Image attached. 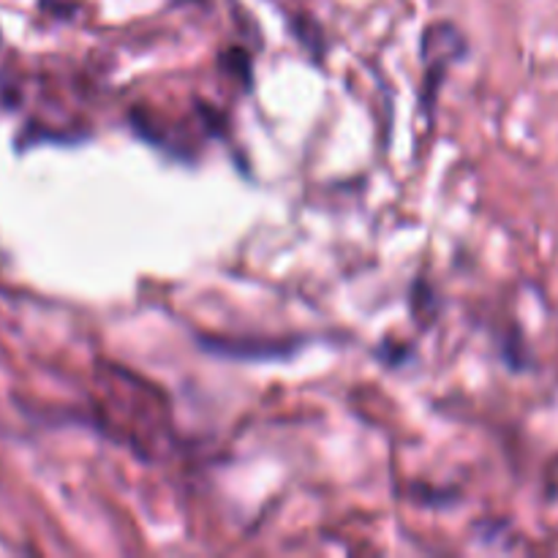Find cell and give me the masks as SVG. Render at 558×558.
Masks as SVG:
<instances>
[{
	"instance_id": "6da1fadb",
	"label": "cell",
	"mask_w": 558,
	"mask_h": 558,
	"mask_svg": "<svg viewBox=\"0 0 558 558\" xmlns=\"http://www.w3.org/2000/svg\"><path fill=\"white\" fill-rule=\"evenodd\" d=\"M461 54H466V41L461 31L450 22H436L425 27L423 36V63H425V85H423V107H436L439 85L445 82L447 69L456 63Z\"/></svg>"
},
{
	"instance_id": "7a4b0ae2",
	"label": "cell",
	"mask_w": 558,
	"mask_h": 558,
	"mask_svg": "<svg viewBox=\"0 0 558 558\" xmlns=\"http://www.w3.org/2000/svg\"><path fill=\"white\" fill-rule=\"evenodd\" d=\"M210 352L227 354V357H278V354H289L292 349H287L283 343H259L254 349H245L243 343H223V341H213L205 343Z\"/></svg>"
}]
</instances>
